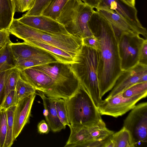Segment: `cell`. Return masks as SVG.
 I'll use <instances>...</instances> for the list:
<instances>
[{"instance_id": "cell-1", "label": "cell", "mask_w": 147, "mask_h": 147, "mask_svg": "<svg viewBox=\"0 0 147 147\" xmlns=\"http://www.w3.org/2000/svg\"><path fill=\"white\" fill-rule=\"evenodd\" d=\"M88 24L99 43L97 74L100 96L112 90L123 72L118 46V35L108 20L94 10Z\"/></svg>"}, {"instance_id": "cell-2", "label": "cell", "mask_w": 147, "mask_h": 147, "mask_svg": "<svg viewBox=\"0 0 147 147\" xmlns=\"http://www.w3.org/2000/svg\"><path fill=\"white\" fill-rule=\"evenodd\" d=\"M10 34L27 42L35 41L63 50L75 57L82 45V39L72 35L50 33L27 26L13 19L8 29Z\"/></svg>"}, {"instance_id": "cell-3", "label": "cell", "mask_w": 147, "mask_h": 147, "mask_svg": "<svg viewBox=\"0 0 147 147\" xmlns=\"http://www.w3.org/2000/svg\"><path fill=\"white\" fill-rule=\"evenodd\" d=\"M98 61L97 51L83 44L70 64L80 85L87 91L97 108L102 100L97 74Z\"/></svg>"}, {"instance_id": "cell-4", "label": "cell", "mask_w": 147, "mask_h": 147, "mask_svg": "<svg viewBox=\"0 0 147 147\" xmlns=\"http://www.w3.org/2000/svg\"><path fill=\"white\" fill-rule=\"evenodd\" d=\"M65 100L69 122L72 126L106 125L89 93L80 85L73 96Z\"/></svg>"}, {"instance_id": "cell-5", "label": "cell", "mask_w": 147, "mask_h": 147, "mask_svg": "<svg viewBox=\"0 0 147 147\" xmlns=\"http://www.w3.org/2000/svg\"><path fill=\"white\" fill-rule=\"evenodd\" d=\"M94 10L81 0H69L57 21L70 34L82 39L93 35L88 22Z\"/></svg>"}, {"instance_id": "cell-6", "label": "cell", "mask_w": 147, "mask_h": 147, "mask_svg": "<svg viewBox=\"0 0 147 147\" xmlns=\"http://www.w3.org/2000/svg\"><path fill=\"white\" fill-rule=\"evenodd\" d=\"M50 75L63 99L67 100L79 89L80 84L70 64L53 62L34 66Z\"/></svg>"}, {"instance_id": "cell-7", "label": "cell", "mask_w": 147, "mask_h": 147, "mask_svg": "<svg viewBox=\"0 0 147 147\" xmlns=\"http://www.w3.org/2000/svg\"><path fill=\"white\" fill-rule=\"evenodd\" d=\"M118 46L122 71L128 70L138 63L139 52L145 38L138 34L120 32Z\"/></svg>"}, {"instance_id": "cell-8", "label": "cell", "mask_w": 147, "mask_h": 147, "mask_svg": "<svg viewBox=\"0 0 147 147\" xmlns=\"http://www.w3.org/2000/svg\"><path fill=\"white\" fill-rule=\"evenodd\" d=\"M123 127L130 132L135 145L140 142H147V102L135 105L124 120Z\"/></svg>"}, {"instance_id": "cell-9", "label": "cell", "mask_w": 147, "mask_h": 147, "mask_svg": "<svg viewBox=\"0 0 147 147\" xmlns=\"http://www.w3.org/2000/svg\"><path fill=\"white\" fill-rule=\"evenodd\" d=\"M19 71L20 78L36 90L42 92L49 97L63 99L53 78L49 74L34 67Z\"/></svg>"}, {"instance_id": "cell-10", "label": "cell", "mask_w": 147, "mask_h": 147, "mask_svg": "<svg viewBox=\"0 0 147 147\" xmlns=\"http://www.w3.org/2000/svg\"><path fill=\"white\" fill-rule=\"evenodd\" d=\"M147 95V94H145L125 98L122 96L121 93L102 100L98 104V109L101 115L117 117L131 110L138 102L146 98Z\"/></svg>"}, {"instance_id": "cell-11", "label": "cell", "mask_w": 147, "mask_h": 147, "mask_svg": "<svg viewBox=\"0 0 147 147\" xmlns=\"http://www.w3.org/2000/svg\"><path fill=\"white\" fill-rule=\"evenodd\" d=\"M98 8L107 9L115 12L124 18L139 35L147 39L146 29L138 19L135 6L129 4L123 0H100L97 8Z\"/></svg>"}, {"instance_id": "cell-12", "label": "cell", "mask_w": 147, "mask_h": 147, "mask_svg": "<svg viewBox=\"0 0 147 147\" xmlns=\"http://www.w3.org/2000/svg\"><path fill=\"white\" fill-rule=\"evenodd\" d=\"M147 81V65L138 63L134 67L123 71L106 98L121 93L135 84Z\"/></svg>"}, {"instance_id": "cell-13", "label": "cell", "mask_w": 147, "mask_h": 147, "mask_svg": "<svg viewBox=\"0 0 147 147\" xmlns=\"http://www.w3.org/2000/svg\"><path fill=\"white\" fill-rule=\"evenodd\" d=\"M9 46L15 62L28 58L44 60L49 63L59 62L53 56L47 52L24 42L13 43L11 42Z\"/></svg>"}, {"instance_id": "cell-14", "label": "cell", "mask_w": 147, "mask_h": 147, "mask_svg": "<svg viewBox=\"0 0 147 147\" xmlns=\"http://www.w3.org/2000/svg\"><path fill=\"white\" fill-rule=\"evenodd\" d=\"M18 19L27 26L41 31L52 33L71 35L62 24L43 15L30 16L25 14Z\"/></svg>"}, {"instance_id": "cell-15", "label": "cell", "mask_w": 147, "mask_h": 147, "mask_svg": "<svg viewBox=\"0 0 147 147\" xmlns=\"http://www.w3.org/2000/svg\"><path fill=\"white\" fill-rule=\"evenodd\" d=\"M36 96L35 93L30 94L19 101L16 106L14 115V141L28 122Z\"/></svg>"}, {"instance_id": "cell-16", "label": "cell", "mask_w": 147, "mask_h": 147, "mask_svg": "<svg viewBox=\"0 0 147 147\" xmlns=\"http://www.w3.org/2000/svg\"><path fill=\"white\" fill-rule=\"evenodd\" d=\"M35 94L41 97L44 107L43 114L49 128L54 132H59L66 126L60 121L56 109L53 98L48 97L42 92L36 90Z\"/></svg>"}, {"instance_id": "cell-17", "label": "cell", "mask_w": 147, "mask_h": 147, "mask_svg": "<svg viewBox=\"0 0 147 147\" xmlns=\"http://www.w3.org/2000/svg\"><path fill=\"white\" fill-rule=\"evenodd\" d=\"M96 11L105 18L113 28L120 32L139 35L124 18L113 11L107 9L98 8L96 9Z\"/></svg>"}, {"instance_id": "cell-18", "label": "cell", "mask_w": 147, "mask_h": 147, "mask_svg": "<svg viewBox=\"0 0 147 147\" xmlns=\"http://www.w3.org/2000/svg\"><path fill=\"white\" fill-rule=\"evenodd\" d=\"M25 42L47 52L53 56L59 62L70 64L74 61V57L68 52L58 48L35 41Z\"/></svg>"}, {"instance_id": "cell-19", "label": "cell", "mask_w": 147, "mask_h": 147, "mask_svg": "<svg viewBox=\"0 0 147 147\" xmlns=\"http://www.w3.org/2000/svg\"><path fill=\"white\" fill-rule=\"evenodd\" d=\"M70 134L65 147H76L78 145L88 141H93L88 127L68 126Z\"/></svg>"}, {"instance_id": "cell-20", "label": "cell", "mask_w": 147, "mask_h": 147, "mask_svg": "<svg viewBox=\"0 0 147 147\" xmlns=\"http://www.w3.org/2000/svg\"><path fill=\"white\" fill-rule=\"evenodd\" d=\"M15 12L12 0H0V31L9 29Z\"/></svg>"}, {"instance_id": "cell-21", "label": "cell", "mask_w": 147, "mask_h": 147, "mask_svg": "<svg viewBox=\"0 0 147 147\" xmlns=\"http://www.w3.org/2000/svg\"><path fill=\"white\" fill-rule=\"evenodd\" d=\"M110 138L115 147H134V144L129 131L123 127L118 132L114 133Z\"/></svg>"}, {"instance_id": "cell-22", "label": "cell", "mask_w": 147, "mask_h": 147, "mask_svg": "<svg viewBox=\"0 0 147 147\" xmlns=\"http://www.w3.org/2000/svg\"><path fill=\"white\" fill-rule=\"evenodd\" d=\"M7 43L0 49V72L15 68V61Z\"/></svg>"}, {"instance_id": "cell-23", "label": "cell", "mask_w": 147, "mask_h": 147, "mask_svg": "<svg viewBox=\"0 0 147 147\" xmlns=\"http://www.w3.org/2000/svg\"><path fill=\"white\" fill-rule=\"evenodd\" d=\"M69 0H52L42 15L57 21L62 9Z\"/></svg>"}, {"instance_id": "cell-24", "label": "cell", "mask_w": 147, "mask_h": 147, "mask_svg": "<svg viewBox=\"0 0 147 147\" xmlns=\"http://www.w3.org/2000/svg\"><path fill=\"white\" fill-rule=\"evenodd\" d=\"M15 90L18 103L30 94L35 93L36 91L33 86L23 80L20 76L18 80Z\"/></svg>"}, {"instance_id": "cell-25", "label": "cell", "mask_w": 147, "mask_h": 147, "mask_svg": "<svg viewBox=\"0 0 147 147\" xmlns=\"http://www.w3.org/2000/svg\"><path fill=\"white\" fill-rule=\"evenodd\" d=\"M16 106L10 107L7 109V130L4 147H10L13 144L14 115Z\"/></svg>"}, {"instance_id": "cell-26", "label": "cell", "mask_w": 147, "mask_h": 147, "mask_svg": "<svg viewBox=\"0 0 147 147\" xmlns=\"http://www.w3.org/2000/svg\"><path fill=\"white\" fill-rule=\"evenodd\" d=\"M57 114L60 121L65 126L70 125L65 100L61 98H53Z\"/></svg>"}, {"instance_id": "cell-27", "label": "cell", "mask_w": 147, "mask_h": 147, "mask_svg": "<svg viewBox=\"0 0 147 147\" xmlns=\"http://www.w3.org/2000/svg\"><path fill=\"white\" fill-rule=\"evenodd\" d=\"M20 77L19 71L18 69L14 68L10 69L5 84L4 100L11 91L15 90L17 83Z\"/></svg>"}, {"instance_id": "cell-28", "label": "cell", "mask_w": 147, "mask_h": 147, "mask_svg": "<svg viewBox=\"0 0 147 147\" xmlns=\"http://www.w3.org/2000/svg\"><path fill=\"white\" fill-rule=\"evenodd\" d=\"M147 94V81L137 83L121 93L122 96L125 98Z\"/></svg>"}, {"instance_id": "cell-29", "label": "cell", "mask_w": 147, "mask_h": 147, "mask_svg": "<svg viewBox=\"0 0 147 147\" xmlns=\"http://www.w3.org/2000/svg\"><path fill=\"white\" fill-rule=\"evenodd\" d=\"M15 67L19 70L41 65L49 63L48 62L34 58H26L15 62Z\"/></svg>"}, {"instance_id": "cell-30", "label": "cell", "mask_w": 147, "mask_h": 147, "mask_svg": "<svg viewBox=\"0 0 147 147\" xmlns=\"http://www.w3.org/2000/svg\"><path fill=\"white\" fill-rule=\"evenodd\" d=\"M52 0H35L32 7L25 14L30 16H38L42 15L45 9Z\"/></svg>"}, {"instance_id": "cell-31", "label": "cell", "mask_w": 147, "mask_h": 147, "mask_svg": "<svg viewBox=\"0 0 147 147\" xmlns=\"http://www.w3.org/2000/svg\"><path fill=\"white\" fill-rule=\"evenodd\" d=\"M7 130V110L0 109V147H4Z\"/></svg>"}, {"instance_id": "cell-32", "label": "cell", "mask_w": 147, "mask_h": 147, "mask_svg": "<svg viewBox=\"0 0 147 147\" xmlns=\"http://www.w3.org/2000/svg\"><path fill=\"white\" fill-rule=\"evenodd\" d=\"M18 104L15 94V90L11 91L4 99L1 109L7 110L9 108L16 106Z\"/></svg>"}, {"instance_id": "cell-33", "label": "cell", "mask_w": 147, "mask_h": 147, "mask_svg": "<svg viewBox=\"0 0 147 147\" xmlns=\"http://www.w3.org/2000/svg\"><path fill=\"white\" fill-rule=\"evenodd\" d=\"M10 69L0 72V109L4 100L5 82Z\"/></svg>"}, {"instance_id": "cell-34", "label": "cell", "mask_w": 147, "mask_h": 147, "mask_svg": "<svg viewBox=\"0 0 147 147\" xmlns=\"http://www.w3.org/2000/svg\"><path fill=\"white\" fill-rule=\"evenodd\" d=\"M83 44L97 51L99 49V43L97 38L93 34L82 39Z\"/></svg>"}, {"instance_id": "cell-35", "label": "cell", "mask_w": 147, "mask_h": 147, "mask_svg": "<svg viewBox=\"0 0 147 147\" xmlns=\"http://www.w3.org/2000/svg\"><path fill=\"white\" fill-rule=\"evenodd\" d=\"M138 63L147 65V39H145L140 48L139 54Z\"/></svg>"}, {"instance_id": "cell-36", "label": "cell", "mask_w": 147, "mask_h": 147, "mask_svg": "<svg viewBox=\"0 0 147 147\" xmlns=\"http://www.w3.org/2000/svg\"><path fill=\"white\" fill-rule=\"evenodd\" d=\"M10 34L8 29L0 31V49L7 43L11 41Z\"/></svg>"}, {"instance_id": "cell-37", "label": "cell", "mask_w": 147, "mask_h": 147, "mask_svg": "<svg viewBox=\"0 0 147 147\" xmlns=\"http://www.w3.org/2000/svg\"><path fill=\"white\" fill-rule=\"evenodd\" d=\"M37 131L40 134H47L49 133V127L44 120H42L38 123Z\"/></svg>"}, {"instance_id": "cell-38", "label": "cell", "mask_w": 147, "mask_h": 147, "mask_svg": "<svg viewBox=\"0 0 147 147\" xmlns=\"http://www.w3.org/2000/svg\"><path fill=\"white\" fill-rule=\"evenodd\" d=\"M35 0H20L21 12L30 10L33 7Z\"/></svg>"}, {"instance_id": "cell-39", "label": "cell", "mask_w": 147, "mask_h": 147, "mask_svg": "<svg viewBox=\"0 0 147 147\" xmlns=\"http://www.w3.org/2000/svg\"><path fill=\"white\" fill-rule=\"evenodd\" d=\"M100 0H83V2L93 9H96L98 7Z\"/></svg>"}, {"instance_id": "cell-40", "label": "cell", "mask_w": 147, "mask_h": 147, "mask_svg": "<svg viewBox=\"0 0 147 147\" xmlns=\"http://www.w3.org/2000/svg\"><path fill=\"white\" fill-rule=\"evenodd\" d=\"M15 6L16 12H21V6L20 0H12Z\"/></svg>"}, {"instance_id": "cell-41", "label": "cell", "mask_w": 147, "mask_h": 147, "mask_svg": "<svg viewBox=\"0 0 147 147\" xmlns=\"http://www.w3.org/2000/svg\"><path fill=\"white\" fill-rule=\"evenodd\" d=\"M129 4L135 6L136 0H123Z\"/></svg>"}, {"instance_id": "cell-42", "label": "cell", "mask_w": 147, "mask_h": 147, "mask_svg": "<svg viewBox=\"0 0 147 147\" xmlns=\"http://www.w3.org/2000/svg\"><path fill=\"white\" fill-rule=\"evenodd\" d=\"M81 1H83V0H81Z\"/></svg>"}]
</instances>
